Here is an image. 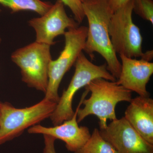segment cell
<instances>
[{"instance_id":"cell-1","label":"cell","mask_w":153,"mask_h":153,"mask_svg":"<svg viewBox=\"0 0 153 153\" xmlns=\"http://www.w3.org/2000/svg\"><path fill=\"white\" fill-rule=\"evenodd\" d=\"M88 26L84 51L91 58L97 52L106 61L107 69L116 79L120 75L121 64L113 48L108 25L113 13L108 0H85L82 2Z\"/></svg>"},{"instance_id":"cell-2","label":"cell","mask_w":153,"mask_h":153,"mask_svg":"<svg viewBox=\"0 0 153 153\" xmlns=\"http://www.w3.org/2000/svg\"><path fill=\"white\" fill-rule=\"evenodd\" d=\"M85 87L91 94L89 98L84 99L82 102L83 108L78 110L77 123L90 115H94L99 120L100 129L106 127L108 120L112 121L117 119L115 108L117 103L123 101L130 102L132 99V91L119 85L116 81L97 78Z\"/></svg>"},{"instance_id":"cell-3","label":"cell","mask_w":153,"mask_h":153,"mask_svg":"<svg viewBox=\"0 0 153 153\" xmlns=\"http://www.w3.org/2000/svg\"><path fill=\"white\" fill-rule=\"evenodd\" d=\"M75 64V71L70 83L66 89L63 91L54 112L49 117L54 126L61 124L74 115L72 102L75 94L80 88L97 78L112 81L116 80L107 69L106 63L95 65L82 52L77 57Z\"/></svg>"},{"instance_id":"cell-4","label":"cell","mask_w":153,"mask_h":153,"mask_svg":"<svg viewBox=\"0 0 153 153\" xmlns=\"http://www.w3.org/2000/svg\"><path fill=\"white\" fill-rule=\"evenodd\" d=\"M57 102L44 98L37 104L23 108L1 102L0 117V145L21 135L27 129L50 117Z\"/></svg>"},{"instance_id":"cell-5","label":"cell","mask_w":153,"mask_h":153,"mask_svg":"<svg viewBox=\"0 0 153 153\" xmlns=\"http://www.w3.org/2000/svg\"><path fill=\"white\" fill-rule=\"evenodd\" d=\"M50 47L35 41L14 51L11 57L21 69L22 81L44 93L48 86L49 65L52 60Z\"/></svg>"},{"instance_id":"cell-6","label":"cell","mask_w":153,"mask_h":153,"mask_svg":"<svg viewBox=\"0 0 153 153\" xmlns=\"http://www.w3.org/2000/svg\"><path fill=\"white\" fill-rule=\"evenodd\" d=\"M133 1L114 12L108 25V33L113 48L117 54L130 58L144 59L140 30L132 19Z\"/></svg>"},{"instance_id":"cell-7","label":"cell","mask_w":153,"mask_h":153,"mask_svg":"<svg viewBox=\"0 0 153 153\" xmlns=\"http://www.w3.org/2000/svg\"><path fill=\"white\" fill-rule=\"evenodd\" d=\"M87 31V27L78 26L68 29L64 33V48L58 58L52 60L49 64L48 86L44 98L57 103L59 101L58 91L60 82L84 50Z\"/></svg>"},{"instance_id":"cell-8","label":"cell","mask_w":153,"mask_h":153,"mask_svg":"<svg viewBox=\"0 0 153 153\" xmlns=\"http://www.w3.org/2000/svg\"><path fill=\"white\" fill-rule=\"evenodd\" d=\"M29 25L36 32V41L50 46L55 44L56 37L64 35L66 29L79 26L75 20L68 16L60 0H57L44 15L30 20Z\"/></svg>"},{"instance_id":"cell-9","label":"cell","mask_w":153,"mask_h":153,"mask_svg":"<svg viewBox=\"0 0 153 153\" xmlns=\"http://www.w3.org/2000/svg\"><path fill=\"white\" fill-rule=\"evenodd\" d=\"M99 132L117 153H153V145L144 139L124 117L112 121Z\"/></svg>"},{"instance_id":"cell-10","label":"cell","mask_w":153,"mask_h":153,"mask_svg":"<svg viewBox=\"0 0 153 153\" xmlns=\"http://www.w3.org/2000/svg\"><path fill=\"white\" fill-rule=\"evenodd\" d=\"M89 92L88 89L85 88V91L82 94L76 111L71 119L52 127L36 125L28 129V133L50 136L56 140L59 139L64 142L68 151L74 153L78 151L85 145L91 136L88 128L85 126H79L77 121L78 110Z\"/></svg>"},{"instance_id":"cell-11","label":"cell","mask_w":153,"mask_h":153,"mask_svg":"<svg viewBox=\"0 0 153 153\" xmlns=\"http://www.w3.org/2000/svg\"><path fill=\"white\" fill-rule=\"evenodd\" d=\"M121 68L116 82L126 89L140 96L150 97L146 85L153 74V63L141 59L130 58L120 55Z\"/></svg>"},{"instance_id":"cell-12","label":"cell","mask_w":153,"mask_h":153,"mask_svg":"<svg viewBox=\"0 0 153 153\" xmlns=\"http://www.w3.org/2000/svg\"><path fill=\"white\" fill-rule=\"evenodd\" d=\"M143 138L153 145V100L138 96L130 102L124 116Z\"/></svg>"},{"instance_id":"cell-13","label":"cell","mask_w":153,"mask_h":153,"mask_svg":"<svg viewBox=\"0 0 153 153\" xmlns=\"http://www.w3.org/2000/svg\"><path fill=\"white\" fill-rule=\"evenodd\" d=\"M0 4L8 8L13 13L31 11L42 16L50 8L52 4L41 0H0Z\"/></svg>"},{"instance_id":"cell-14","label":"cell","mask_w":153,"mask_h":153,"mask_svg":"<svg viewBox=\"0 0 153 153\" xmlns=\"http://www.w3.org/2000/svg\"><path fill=\"white\" fill-rule=\"evenodd\" d=\"M74 153H117L109 143L100 133L99 130L94 128L90 138L85 145Z\"/></svg>"},{"instance_id":"cell-15","label":"cell","mask_w":153,"mask_h":153,"mask_svg":"<svg viewBox=\"0 0 153 153\" xmlns=\"http://www.w3.org/2000/svg\"><path fill=\"white\" fill-rule=\"evenodd\" d=\"M133 11L153 25V0H133Z\"/></svg>"},{"instance_id":"cell-16","label":"cell","mask_w":153,"mask_h":153,"mask_svg":"<svg viewBox=\"0 0 153 153\" xmlns=\"http://www.w3.org/2000/svg\"><path fill=\"white\" fill-rule=\"evenodd\" d=\"M64 5L70 9L74 15V19L78 24L82 23L85 18L81 0H60Z\"/></svg>"},{"instance_id":"cell-17","label":"cell","mask_w":153,"mask_h":153,"mask_svg":"<svg viewBox=\"0 0 153 153\" xmlns=\"http://www.w3.org/2000/svg\"><path fill=\"white\" fill-rule=\"evenodd\" d=\"M44 147L43 153H57L55 147L56 139L53 137L44 135Z\"/></svg>"},{"instance_id":"cell-18","label":"cell","mask_w":153,"mask_h":153,"mask_svg":"<svg viewBox=\"0 0 153 153\" xmlns=\"http://www.w3.org/2000/svg\"><path fill=\"white\" fill-rule=\"evenodd\" d=\"M131 0H108L110 7L113 13L123 7Z\"/></svg>"},{"instance_id":"cell-19","label":"cell","mask_w":153,"mask_h":153,"mask_svg":"<svg viewBox=\"0 0 153 153\" xmlns=\"http://www.w3.org/2000/svg\"><path fill=\"white\" fill-rule=\"evenodd\" d=\"M1 102H0V117L1 115Z\"/></svg>"},{"instance_id":"cell-20","label":"cell","mask_w":153,"mask_h":153,"mask_svg":"<svg viewBox=\"0 0 153 153\" xmlns=\"http://www.w3.org/2000/svg\"><path fill=\"white\" fill-rule=\"evenodd\" d=\"M81 1H82V2L83 1H85V0H81Z\"/></svg>"},{"instance_id":"cell-21","label":"cell","mask_w":153,"mask_h":153,"mask_svg":"<svg viewBox=\"0 0 153 153\" xmlns=\"http://www.w3.org/2000/svg\"><path fill=\"white\" fill-rule=\"evenodd\" d=\"M0 42H1V39H0Z\"/></svg>"}]
</instances>
